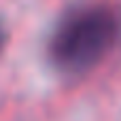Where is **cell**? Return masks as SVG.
Wrapping results in <instances>:
<instances>
[{
    "instance_id": "obj_1",
    "label": "cell",
    "mask_w": 121,
    "mask_h": 121,
    "mask_svg": "<svg viewBox=\"0 0 121 121\" xmlns=\"http://www.w3.org/2000/svg\"><path fill=\"white\" fill-rule=\"evenodd\" d=\"M121 38V13L108 4H83L66 13L47 43L55 68L81 72L102 62Z\"/></svg>"
},
{
    "instance_id": "obj_2",
    "label": "cell",
    "mask_w": 121,
    "mask_h": 121,
    "mask_svg": "<svg viewBox=\"0 0 121 121\" xmlns=\"http://www.w3.org/2000/svg\"><path fill=\"white\" fill-rule=\"evenodd\" d=\"M2 45H4V28L0 23V49H2Z\"/></svg>"
}]
</instances>
